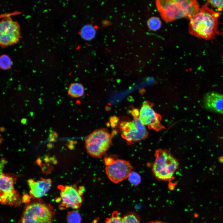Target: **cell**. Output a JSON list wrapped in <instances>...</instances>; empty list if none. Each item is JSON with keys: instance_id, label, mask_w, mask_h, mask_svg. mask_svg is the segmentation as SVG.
<instances>
[{"instance_id": "10", "label": "cell", "mask_w": 223, "mask_h": 223, "mask_svg": "<svg viewBox=\"0 0 223 223\" xmlns=\"http://www.w3.org/2000/svg\"><path fill=\"white\" fill-rule=\"evenodd\" d=\"M133 169L129 161L117 159L106 166L105 171L109 179L113 182L117 183L128 178Z\"/></svg>"}, {"instance_id": "21", "label": "cell", "mask_w": 223, "mask_h": 223, "mask_svg": "<svg viewBox=\"0 0 223 223\" xmlns=\"http://www.w3.org/2000/svg\"><path fill=\"white\" fill-rule=\"evenodd\" d=\"M121 218L118 212L115 211L112 213L111 216L106 218L105 223H121Z\"/></svg>"}, {"instance_id": "24", "label": "cell", "mask_w": 223, "mask_h": 223, "mask_svg": "<svg viewBox=\"0 0 223 223\" xmlns=\"http://www.w3.org/2000/svg\"><path fill=\"white\" fill-rule=\"evenodd\" d=\"M114 160L111 157L106 158L104 159L105 164L106 166L108 165L111 164Z\"/></svg>"}, {"instance_id": "5", "label": "cell", "mask_w": 223, "mask_h": 223, "mask_svg": "<svg viewBox=\"0 0 223 223\" xmlns=\"http://www.w3.org/2000/svg\"><path fill=\"white\" fill-rule=\"evenodd\" d=\"M112 137L106 129L95 130L85 140V146L87 153L94 157H102L110 146Z\"/></svg>"}, {"instance_id": "20", "label": "cell", "mask_w": 223, "mask_h": 223, "mask_svg": "<svg viewBox=\"0 0 223 223\" xmlns=\"http://www.w3.org/2000/svg\"><path fill=\"white\" fill-rule=\"evenodd\" d=\"M128 178L130 182L134 186H137L141 181L140 175L135 172H131Z\"/></svg>"}, {"instance_id": "2", "label": "cell", "mask_w": 223, "mask_h": 223, "mask_svg": "<svg viewBox=\"0 0 223 223\" xmlns=\"http://www.w3.org/2000/svg\"><path fill=\"white\" fill-rule=\"evenodd\" d=\"M156 5L162 18L166 22L185 18L190 19L199 10L196 0H157Z\"/></svg>"}, {"instance_id": "19", "label": "cell", "mask_w": 223, "mask_h": 223, "mask_svg": "<svg viewBox=\"0 0 223 223\" xmlns=\"http://www.w3.org/2000/svg\"><path fill=\"white\" fill-rule=\"evenodd\" d=\"M12 62L10 58L6 55H2L0 57V66L3 70H7L10 68Z\"/></svg>"}, {"instance_id": "11", "label": "cell", "mask_w": 223, "mask_h": 223, "mask_svg": "<svg viewBox=\"0 0 223 223\" xmlns=\"http://www.w3.org/2000/svg\"><path fill=\"white\" fill-rule=\"evenodd\" d=\"M139 116L142 124L150 129L160 131L164 128L160 124L159 115L155 112L151 105L147 103H145L143 105Z\"/></svg>"}, {"instance_id": "3", "label": "cell", "mask_w": 223, "mask_h": 223, "mask_svg": "<svg viewBox=\"0 0 223 223\" xmlns=\"http://www.w3.org/2000/svg\"><path fill=\"white\" fill-rule=\"evenodd\" d=\"M152 170L154 175L159 180L170 181L179 167V163L170 152L166 149H157Z\"/></svg>"}, {"instance_id": "16", "label": "cell", "mask_w": 223, "mask_h": 223, "mask_svg": "<svg viewBox=\"0 0 223 223\" xmlns=\"http://www.w3.org/2000/svg\"><path fill=\"white\" fill-rule=\"evenodd\" d=\"M68 223H81V218L80 213L76 211H69L67 216Z\"/></svg>"}, {"instance_id": "26", "label": "cell", "mask_w": 223, "mask_h": 223, "mask_svg": "<svg viewBox=\"0 0 223 223\" xmlns=\"http://www.w3.org/2000/svg\"><path fill=\"white\" fill-rule=\"evenodd\" d=\"M219 161L222 163L223 162V157H220L219 159Z\"/></svg>"}, {"instance_id": "13", "label": "cell", "mask_w": 223, "mask_h": 223, "mask_svg": "<svg viewBox=\"0 0 223 223\" xmlns=\"http://www.w3.org/2000/svg\"><path fill=\"white\" fill-rule=\"evenodd\" d=\"M203 104L206 109L223 114V94L208 92L204 96Z\"/></svg>"}, {"instance_id": "4", "label": "cell", "mask_w": 223, "mask_h": 223, "mask_svg": "<svg viewBox=\"0 0 223 223\" xmlns=\"http://www.w3.org/2000/svg\"><path fill=\"white\" fill-rule=\"evenodd\" d=\"M55 216L52 206L40 201L28 204L19 223H53Z\"/></svg>"}, {"instance_id": "15", "label": "cell", "mask_w": 223, "mask_h": 223, "mask_svg": "<svg viewBox=\"0 0 223 223\" xmlns=\"http://www.w3.org/2000/svg\"><path fill=\"white\" fill-rule=\"evenodd\" d=\"M84 89L83 85L78 83L71 84L68 88V93L71 97L78 98L83 95Z\"/></svg>"}, {"instance_id": "8", "label": "cell", "mask_w": 223, "mask_h": 223, "mask_svg": "<svg viewBox=\"0 0 223 223\" xmlns=\"http://www.w3.org/2000/svg\"><path fill=\"white\" fill-rule=\"evenodd\" d=\"M57 187L60 191V209L71 208L76 209L80 208L83 201V188L78 189L72 185H59Z\"/></svg>"}, {"instance_id": "17", "label": "cell", "mask_w": 223, "mask_h": 223, "mask_svg": "<svg viewBox=\"0 0 223 223\" xmlns=\"http://www.w3.org/2000/svg\"><path fill=\"white\" fill-rule=\"evenodd\" d=\"M147 25L149 28L153 31H156L161 27V23L160 19L156 17L150 18L147 21Z\"/></svg>"}, {"instance_id": "7", "label": "cell", "mask_w": 223, "mask_h": 223, "mask_svg": "<svg viewBox=\"0 0 223 223\" xmlns=\"http://www.w3.org/2000/svg\"><path fill=\"white\" fill-rule=\"evenodd\" d=\"M17 176L0 171V201L2 205L17 207L22 202V199L14 187Z\"/></svg>"}, {"instance_id": "6", "label": "cell", "mask_w": 223, "mask_h": 223, "mask_svg": "<svg viewBox=\"0 0 223 223\" xmlns=\"http://www.w3.org/2000/svg\"><path fill=\"white\" fill-rule=\"evenodd\" d=\"M134 116L132 121L124 122L120 125L121 137L129 145L143 140L147 138L148 133L138 116L139 112L136 109L132 111Z\"/></svg>"}, {"instance_id": "9", "label": "cell", "mask_w": 223, "mask_h": 223, "mask_svg": "<svg viewBox=\"0 0 223 223\" xmlns=\"http://www.w3.org/2000/svg\"><path fill=\"white\" fill-rule=\"evenodd\" d=\"M20 37L19 25L9 17H4L0 23V43L7 46L16 42Z\"/></svg>"}, {"instance_id": "14", "label": "cell", "mask_w": 223, "mask_h": 223, "mask_svg": "<svg viewBox=\"0 0 223 223\" xmlns=\"http://www.w3.org/2000/svg\"><path fill=\"white\" fill-rule=\"evenodd\" d=\"M96 34V30L94 26L86 24L83 26L80 32V35L84 39L90 41L93 39Z\"/></svg>"}, {"instance_id": "12", "label": "cell", "mask_w": 223, "mask_h": 223, "mask_svg": "<svg viewBox=\"0 0 223 223\" xmlns=\"http://www.w3.org/2000/svg\"><path fill=\"white\" fill-rule=\"evenodd\" d=\"M27 182L30 196L33 199H39L44 196L50 189L52 184L51 179L42 177L37 181L29 179Z\"/></svg>"}, {"instance_id": "22", "label": "cell", "mask_w": 223, "mask_h": 223, "mask_svg": "<svg viewBox=\"0 0 223 223\" xmlns=\"http://www.w3.org/2000/svg\"><path fill=\"white\" fill-rule=\"evenodd\" d=\"M207 3L216 8L219 11H222L223 9V0H208Z\"/></svg>"}, {"instance_id": "1", "label": "cell", "mask_w": 223, "mask_h": 223, "mask_svg": "<svg viewBox=\"0 0 223 223\" xmlns=\"http://www.w3.org/2000/svg\"><path fill=\"white\" fill-rule=\"evenodd\" d=\"M219 13L203 5L190 19L189 33L198 38L206 40L213 39L218 33Z\"/></svg>"}, {"instance_id": "18", "label": "cell", "mask_w": 223, "mask_h": 223, "mask_svg": "<svg viewBox=\"0 0 223 223\" xmlns=\"http://www.w3.org/2000/svg\"><path fill=\"white\" fill-rule=\"evenodd\" d=\"M121 223H140V219L136 214L129 213L121 218Z\"/></svg>"}, {"instance_id": "23", "label": "cell", "mask_w": 223, "mask_h": 223, "mask_svg": "<svg viewBox=\"0 0 223 223\" xmlns=\"http://www.w3.org/2000/svg\"><path fill=\"white\" fill-rule=\"evenodd\" d=\"M30 197V196H29V195H28L27 194H24L22 199V202L24 203H28L29 202Z\"/></svg>"}, {"instance_id": "25", "label": "cell", "mask_w": 223, "mask_h": 223, "mask_svg": "<svg viewBox=\"0 0 223 223\" xmlns=\"http://www.w3.org/2000/svg\"><path fill=\"white\" fill-rule=\"evenodd\" d=\"M148 223H166L163 222H162L161 221H152Z\"/></svg>"}]
</instances>
